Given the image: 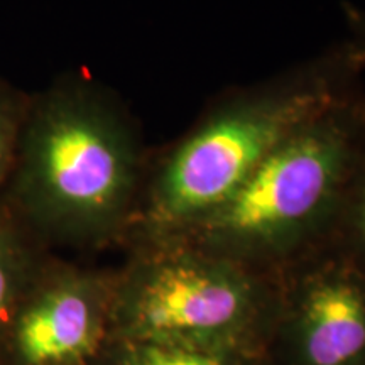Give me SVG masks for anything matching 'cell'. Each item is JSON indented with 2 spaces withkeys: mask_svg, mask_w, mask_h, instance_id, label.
<instances>
[{
  "mask_svg": "<svg viewBox=\"0 0 365 365\" xmlns=\"http://www.w3.org/2000/svg\"><path fill=\"white\" fill-rule=\"evenodd\" d=\"M365 46L349 38L223 95L148 171L124 244L185 235L309 120L362 86Z\"/></svg>",
  "mask_w": 365,
  "mask_h": 365,
  "instance_id": "obj_1",
  "label": "cell"
},
{
  "mask_svg": "<svg viewBox=\"0 0 365 365\" xmlns=\"http://www.w3.org/2000/svg\"><path fill=\"white\" fill-rule=\"evenodd\" d=\"M149 158L112 91L65 76L31 95L4 198L41 242H124Z\"/></svg>",
  "mask_w": 365,
  "mask_h": 365,
  "instance_id": "obj_2",
  "label": "cell"
},
{
  "mask_svg": "<svg viewBox=\"0 0 365 365\" xmlns=\"http://www.w3.org/2000/svg\"><path fill=\"white\" fill-rule=\"evenodd\" d=\"M365 122V83L287 137L185 240L277 274L336 239Z\"/></svg>",
  "mask_w": 365,
  "mask_h": 365,
  "instance_id": "obj_3",
  "label": "cell"
},
{
  "mask_svg": "<svg viewBox=\"0 0 365 365\" xmlns=\"http://www.w3.org/2000/svg\"><path fill=\"white\" fill-rule=\"evenodd\" d=\"M277 312V274L185 240L129 247L113 272V339L264 355Z\"/></svg>",
  "mask_w": 365,
  "mask_h": 365,
  "instance_id": "obj_4",
  "label": "cell"
},
{
  "mask_svg": "<svg viewBox=\"0 0 365 365\" xmlns=\"http://www.w3.org/2000/svg\"><path fill=\"white\" fill-rule=\"evenodd\" d=\"M269 365H365V264L335 240L277 272Z\"/></svg>",
  "mask_w": 365,
  "mask_h": 365,
  "instance_id": "obj_5",
  "label": "cell"
},
{
  "mask_svg": "<svg viewBox=\"0 0 365 365\" xmlns=\"http://www.w3.org/2000/svg\"><path fill=\"white\" fill-rule=\"evenodd\" d=\"M113 272L48 261L4 328L19 365H97L113 340Z\"/></svg>",
  "mask_w": 365,
  "mask_h": 365,
  "instance_id": "obj_6",
  "label": "cell"
},
{
  "mask_svg": "<svg viewBox=\"0 0 365 365\" xmlns=\"http://www.w3.org/2000/svg\"><path fill=\"white\" fill-rule=\"evenodd\" d=\"M41 240L0 196V330L11 319L22 296L34 281L46 259Z\"/></svg>",
  "mask_w": 365,
  "mask_h": 365,
  "instance_id": "obj_7",
  "label": "cell"
},
{
  "mask_svg": "<svg viewBox=\"0 0 365 365\" xmlns=\"http://www.w3.org/2000/svg\"><path fill=\"white\" fill-rule=\"evenodd\" d=\"M97 365H269V360L208 346L113 339Z\"/></svg>",
  "mask_w": 365,
  "mask_h": 365,
  "instance_id": "obj_8",
  "label": "cell"
},
{
  "mask_svg": "<svg viewBox=\"0 0 365 365\" xmlns=\"http://www.w3.org/2000/svg\"><path fill=\"white\" fill-rule=\"evenodd\" d=\"M335 242L365 264V122Z\"/></svg>",
  "mask_w": 365,
  "mask_h": 365,
  "instance_id": "obj_9",
  "label": "cell"
},
{
  "mask_svg": "<svg viewBox=\"0 0 365 365\" xmlns=\"http://www.w3.org/2000/svg\"><path fill=\"white\" fill-rule=\"evenodd\" d=\"M31 95L0 76V196L11 178Z\"/></svg>",
  "mask_w": 365,
  "mask_h": 365,
  "instance_id": "obj_10",
  "label": "cell"
},
{
  "mask_svg": "<svg viewBox=\"0 0 365 365\" xmlns=\"http://www.w3.org/2000/svg\"><path fill=\"white\" fill-rule=\"evenodd\" d=\"M344 12L350 34L362 41V44L365 46V11L352 6V4H344Z\"/></svg>",
  "mask_w": 365,
  "mask_h": 365,
  "instance_id": "obj_11",
  "label": "cell"
}]
</instances>
